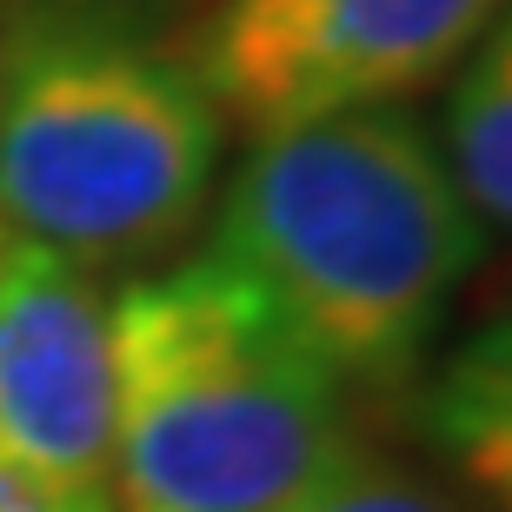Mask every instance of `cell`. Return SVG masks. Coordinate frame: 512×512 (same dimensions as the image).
<instances>
[{
    "instance_id": "obj_1",
    "label": "cell",
    "mask_w": 512,
    "mask_h": 512,
    "mask_svg": "<svg viewBox=\"0 0 512 512\" xmlns=\"http://www.w3.org/2000/svg\"><path fill=\"white\" fill-rule=\"evenodd\" d=\"M213 260L366 413L419 393L486 220L406 107H353L253 140L213 213Z\"/></svg>"
},
{
    "instance_id": "obj_2",
    "label": "cell",
    "mask_w": 512,
    "mask_h": 512,
    "mask_svg": "<svg viewBox=\"0 0 512 512\" xmlns=\"http://www.w3.org/2000/svg\"><path fill=\"white\" fill-rule=\"evenodd\" d=\"M107 360L120 512H280L366 446L353 393L213 253L120 286Z\"/></svg>"
},
{
    "instance_id": "obj_3",
    "label": "cell",
    "mask_w": 512,
    "mask_h": 512,
    "mask_svg": "<svg viewBox=\"0 0 512 512\" xmlns=\"http://www.w3.org/2000/svg\"><path fill=\"white\" fill-rule=\"evenodd\" d=\"M227 114L187 54L114 14H14L0 40V233L87 273L167 260L213 207Z\"/></svg>"
},
{
    "instance_id": "obj_4",
    "label": "cell",
    "mask_w": 512,
    "mask_h": 512,
    "mask_svg": "<svg viewBox=\"0 0 512 512\" xmlns=\"http://www.w3.org/2000/svg\"><path fill=\"white\" fill-rule=\"evenodd\" d=\"M512 0H213L193 74L253 140L353 107H399L446 80Z\"/></svg>"
},
{
    "instance_id": "obj_5",
    "label": "cell",
    "mask_w": 512,
    "mask_h": 512,
    "mask_svg": "<svg viewBox=\"0 0 512 512\" xmlns=\"http://www.w3.org/2000/svg\"><path fill=\"white\" fill-rule=\"evenodd\" d=\"M0 459L114 486L107 293L87 266L0 233Z\"/></svg>"
},
{
    "instance_id": "obj_6",
    "label": "cell",
    "mask_w": 512,
    "mask_h": 512,
    "mask_svg": "<svg viewBox=\"0 0 512 512\" xmlns=\"http://www.w3.org/2000/svg\"><path fill=\"white\" fill-rule=\"evenodd\" d=\"M439 473L473 512H512V313L473 326L413 393Z\"/></svg>"
},
{
    "instance_id": "obj_7",
    "label": "cell",
    "mask_w": 512,
    "mask_h": 512,
    "mask_svg": "<svg viewBox=\"0 0 512 512\" xmlns=\"http://www.w3.org/2000/svg\"><path fill=\"white\" fill-rule=\"evenodd\" d=\"M453 100H446V160H453L466 200L479 207V220L512 233V7L499 14V27L459 60Z\"/></svg>"
},
{
    "instance_id": "obj_8",
    "label": "cell",
    "mask_w": 512,
    "mask_h": 512,
    "mask_svg": "<svg viewBox=\"0 0 512 512\" xmlns=\"http://www.w3.org/2000/svg\"><path fill=\"white\" fill-rule=\"evenodd\" d=\"M280 512H473L453 493V479L433 473V466H413V459L393 453H360L333 466L320 486H306L300 499H286Z\"/></svg>"
},
{
    "instance_id": "obj_9",
    "label": "cell",
    "mask_w": 512,
    "mask_h": 512,
    "mask_svg": "<svg viewBox=\"0 0 512 512\" xmlns=\"http://www.w3.org/2000/svg\"><path fill=\"white\" fill-rule=\"evenodd\" d=\"M14 14H114V20H133L160 7V0H7Z\"/></svg>"
}]
</instances>
